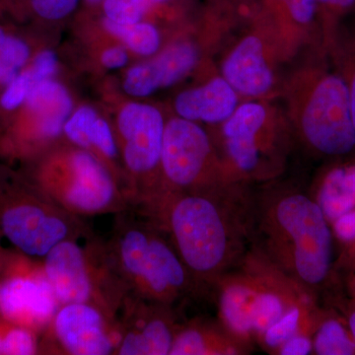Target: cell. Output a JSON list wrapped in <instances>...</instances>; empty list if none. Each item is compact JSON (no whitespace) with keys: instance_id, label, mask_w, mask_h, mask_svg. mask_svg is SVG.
I'll list each match as a JSON object with an SVG mask.
<instances>
[{"instance_id":"obj_20","label":"cell","mask_w":355,"mask_h":355,"mask_svg":"<svg viewBox=\"0 0 355 355\" xmlns=\"http://www.w3.org/2000/svg\"><path fill=\"white\" fill-rule=\"evenodd\" d=\"M57 76H62V60L55 46H48L40 51L0 92V127L17 111L37 84Z\"/></svg>"},{"instance_id":"obj_28","label":"cell","mask_w":355,"mask_h":355,"mask_svg":"<svg viewBox=\"0 0 355 355\" xmlns=\"http://www.w3.org/2000/svg\"><path fill=\"white\" fill-rule=\"evenodd\" d=\"M171 0H102L91 6H83L120 24L148 21L158 7Z\"/></svg>"},{"instance_id":"obj_19","label":"cell","mask_w":355,"mask_h":355,"mask_svg":"<svg viewBox=\"0 0 355 355\" xmlns=\"http://www.w3.org/2000/svg\"><path fill=\"white\" fill-rule=\"evenodd\" d=\"M313 198L331 225L355 210V153L333 159L318 179Z\"/></svg>"},{"instance_id":"obj_14","label":"cell","mask_w":355,"mask_h":355,"mask_svg":"<svg viewBox=\"0 0 355 355\" xmlns=\"http://www.w3.org/2000/svg\"><path fill=\"white\" fill-rule=\"evenodd\" d=\"M200 58L202 53L195 41L178 39L153 57L137 60L121 70L116 84L123 95L146 99L183 81L197 69Z\"/></svg>"},{"instance_id":"obj_13","label":"cell","mask_w":355,"mask_h":355,"mask_svg":"<svg viewBox=\"0 0 355 355\" xmlns=\"http://www.w3.org/2000/svg\"><path fill=\"white\" fill-rule=\"evenodd\" d=\"M120 340L114 354L168 355L178 331L174 307L128 296L116 317Z\"/></svg>"},{"instance_id":"obj_24","label":"cell","mask_w":355,"mask_h":355,"mask_svg":"<svg viewBox=\"0 0 355 355\" xmlns=\"http://www.w3.org/2000/svg\"><path fill=\"white\" fill-rule=\"evenodd\" d=\"M257 289L253 282L236 280L224 287L219 299L222 321L229 334L242 342L254 336L251 311Z\"/></svg>"},{"instance_id":"obj_1","label":"cell","mask_w":355,"mask_h":355,"mask_svg":"<svg viewBox=\"0 0 355 355\" xmlns=\"http://www.w3.org/2000/svg\"><path fill=\"white\" fill-rule=\"evenodd\" d=\"M114 216L105 249L127 297L174 307L190 293L195 282L169 237L153 219L132 207Z\"/></svg>"},{"instance_id":"obj_9","label":"cell","mask_w":355,"mask_h":355,"mask_svg":"<svg viewBox=\"0 0 355 355\" xmlns=\"http://www.w3.org/2000/svg\"><path fill=\"white\" fill-rule=\"evenodd\" d=\"M78 99L64 76L37 84L0 127V161L21 165L60 141Z\"/></svg>"},{"instance_id":"obj_36","label":"cell","mask_w":355,"mask_h":355,"mask_svg":"<svg viewBox=\"0 0 355 355\" xmlns=\"http://www.w3.org/2000/svg\"><path fill=\"white\" fill-rule=\"evenodd\" d=\"M0 6L9 19L19 25L24 24L25 0H0Z\"/></svg>"},{"instance_id":"obj_7","label":"cell","mask_w":355,"mask_h":355,"mask_svg":"<svg viewBox=\"0 0 355 355\" xmlns=\"http://www.w3.org/2000/svg\"><path fill=\"white\" fill-rule=\"evenodd\" d=\"M0 233L13 248L43 259L67 239L94 233L80 217L65 211L37 188L19 168L0 161Z\"/></svg>"},{"instance_id":"obj_38","label":"cell","mask_w":355,"mask_h":355,"mask_svg":"<svg viewBox=\"0 0 355 355\" xmlns=\"http://www.w3.org/2000/svg\"><path fill=\"white\" fill-rule=\"evenodd\" d=\"M4 327H6V319L0 317V355H3Z\"/></svg>"},{"instance_id":"obj_2","label":"cell","mask_w":355,"mask_h":355,"mask_svg":"<svg viewBox=\"0 0 355 355\" xmlns=\"http://www.w3.org/2000/svg\"><path fill=\"white\" fill-rule=\"evenodd\" d=\"M132 209L164 231L195 284L217 277L232 260L236 233L221 205L219 189L207 193H161Z\"/></svg>"},{"instance_id":"obj_15","label":"cell","mask_w":355,"mask_h":355,"mask_svg":"<svg viewBox=\"0 0 355 355\" xmlns=\"http://www.w3.org/2000/svg\"><path fill=\"white\" fill-rule=\"evenodd\" d=\"M268 107L261 102L239 105L222 123V139L231 167L242 176H261L270 142Z\"/></svg>"},{"instance_id":"obj_25","label":"cell","mask_w":355,"mask_h":355,"mask_svg":"<svg viewBox=\"0 0 355 355\" xmlns=\"http://www.w3.org/2000/svg\"><path fill=\"white\" fill-rule=\"evenodd\" d=\"M236 352L234 345L224 343L214 329L193 321L179 326L170 354H232Z\"/></svg>"},{"instance_id":"obj_34","label":"cell","mask_w":355,"mask_h":355,"mask_svg":"<svg viewBox=\"0 0 355 355\" xmlns=\"http://www.w3.org/2000/svg\"><path fill=\"white\" fill-rule=\"evenodd\" d=\"M331 229L334 237L342 247L343 260L355 265V210L336 219Z\"/></svg>"},{"instance_id":"obj_41","label":"cell","mask_w":355,"mask_h":355,"mask_svg":"<svg viewBox=\"0 0 355 355\" xmlns=\"http://www.w3.org/2000/svg\"><path fill=\"white\" fill-rule=\"evenodd\" d=\"M3 238V236L1 235V233H0V246H1V239Z\"/></svg>"},{"instance_id":"obj_29","label":"cell","mask_w":355,"mask_h":355,"mask_svg":"<svg viewBox=\"0 0 355 355\" xmlns=\"http://www.w3.org/2000/svg\"><path fill=\"white\" fill-rule=\"evenodd\" d=\"M292 305L273 288H261L258 286L252 305L251 320L254 336L263 338L266 331L286 314Z\"/></svg>"},{"instance_id":"obj_33","label":"cell","mask_w":355,"mask_h":355,"mask_svg":"<svg viewBox=\"0 0 355 355\" xmlns=\"http://www.w3.org/2000/svg\"><path fill=\"white\" fill-rule=\"evenodd\" d=\"M302 310L297 305H292L279 321L272 324L265 335L263 343L270 349H279L284 343L297 335L300 331Z\"/></svg>"},{"instance_id":"obj_21","label":"cell","mask_w":355,"mask_h":355,"mask_svg":"<svg viewBox=\"0 0 355 355\" xmlns=\"http://www.w3.org/2000/svg\"><path fill=\"white\" fill-rule=\"evenodd\" d=\"M48 46H51L25 26L0 19V92Z\"/></svg>"},{"instance_id":"obj_4","label":"cell","mask_w":355,"mask_h":355,"mask_svg":"<svg viewBox=\"0 0 355 355\" xmlns=\"http://www.w3.org/2000/svg\"><path fill=\"white\" fill-rule=\"evenodd\" d=\"M273 260L305 286L324 284L334 261L333 229L314 198L300 193L280 196L263 221Z\"/></svg>"},{"instance_id":"obj_23","label":"cell","mask_w":355,"mask_h":355,"mask_svg":"<svg viewBox=\"0 0 355 355\" xmlns=\"http://www.w3.org/2000/svg\"><path fill=\"white\" fill-rule=\"evenodd\" d=\"M106 36L123 44L135 60H146L162 50L163 35L160 26L141 21L132 24H120L81 7Z\"/></svg>"},{"instance_id":"obj_10","label":"cell","mask_w":355,"mask_h":355,"mask_svg":"<svg viewBox=\"0 0 355 355\" xmlns=\"http://www.w3.org/2000/svg\"><path fill=\"white\" fill-rule=\"evenodd\" d=\"M223 175L220 159L207 130L200 123L175 114L167 118L159 195L217 190Z\"/></svg>"},{"instance_id":"obj_26","label":"cell","mask_w":355,"mask_h":355,"mask_svg":"<svg viewBox=\"0 0 355 355\" xmlns=\"http://www.w3.org/2000/svg\"><path fill=\"white\" fill-rule=\"evenodd\" d=\"M261 3L279 24L306 34L315 31L324 42L317 0H261Z\"/></svg>"},{"instance_id":"obj_22","label":"cell","mask_w":355,"mask_h":355,"mask_svg":"<svg viewBox=\"0 0 355 355\" xmlns=\"http://www.w3.org/2000/svg\"><path fill=\"white\" fill-rule=\"evenodd\" d=\"M83 0H25L24 24L46 44L55 46L60 33L70 25Z\"/></svg>"},{"instance_id":"obj_42","label":"cell","mask_w":355,"mask_h":355,"mask_svg":"<svg viewBox=\"0 0 355 355\" xmlns=\"http://www.w3.org/2000/svg\"><path fill=\"white\" fill-rule=\"evenodd\" d=\"M0 247H1V246H0Z\"/></svg>"},{"instance_id":"obj_3","label":"cell","mask_w":355,"mask_h":355,"mask_svg":"<svg viewBox=\"0 0 355 355\" xmlns=\"http://www.w3.org/2000/svg\"><path fill=\"white\" fill-rule=\"evenodd\" d=\"M18 168L55 205L80 218L116 214L130 207L108 168L62 139Z\"/></svg>"},{"instance_id":"obj_32","label":"cell","mask_w":355,"mask_h":355,"mask_svg":"<svg viewBox=\"0 0 355 355\" xmlns=\"http://www.w3.org/2000/svg\"><path fill=\"white\" fill-rule=\"evenodd\" d=\"M317 6L326 46L338 28L355 14V0H317Z\"/></svg>"},{"instance_id":"obj_30","label":"cell","mask_w":355,"mask_h":355,"mask_svg":"<svg viewBox=\"0 0 355 355\" xmlns=\"http://www.w3.org/2000/svg\"><path fill=\"white\" fill-rule=\"evenodd\" d=\"M312 343L319 355L355 354V342L349 328L336 318H327L320 324Z\"/></svg>"},{"instance_id":"obj_6","label":"cell","mask_w":355,"mask_h":355,"mask_svg":"<svg viewBox=\"0 0 355 355\" xmlns=\"http://www.w3.org/2000/svg\"><path fill=\"white\" fill-rule=\"evenodd\" d=\"M102 101L111 116L130 207H141L161 191V156L167 118L156 105L133 99L108 78Z\"/></svg>"},{"instance_id":"obj_40","label":"cell","mask_w":355,"mask_h":355,"mask_svg":"<svg viewBox=\"0 0 355 355\" xmlns=\"http://www.w3.org/2000/svg\"><path fill=\"white\" fill-rule=\"evenodd\" d=\"M0 19L2 20H10L8 17H7V15L6 12H4L3 8H2L1 6H0ZM12 21V20H11Z\"/></svg>"},{"instance_id":"obj_35","label":"cell","mask_w":355,"mask_h":355,"mask_svg":"<svg viewBox=\"0 0 355 355\" xmlns=\"http://www.w3.org/2000/svg\"><path fill=\"white\" fill-rule=\"evenodd\" d=\"M279 354L307 355L313 350V343L309 336L297 334L279 347Z\"/></svg>"},{"instance_id":"obj_8","label":"cell","mask_w":355,"mask_h":355,"mask_svg":"<svg viewBox=\"0 0 355 355\" xmlns=\"http://www.w3.org/2000/svg\"><path fill=\"white\" fill-rule=\"evenodd\" d=\"M44 272L60 305L88 303L116 319L127 295L107 257L104 240L67 239L42 259Z\"/></svg>"},{"instance_id":"obj_5","label":"cell","mask_w":355,"mask_h":355,"mask_svg":"<svg viewBox=\"0 0 355 355\" xmlns=\"http://www.w3.org/2000/svg\"><path fill=\"white\" fill-rule=\"evenodd\" d=\"M288 100L292 121L313 153L331 160L355 153L349 89L327 51L294 79Z\"/></svg>"},{"instance_id":"obj_11","label":"cell","mask_w":355,"mask_h":355,"mask_svg":"<svg viewBox=\"0 0 355 355\" xmlns=\"http://www.w3.org/2000/svg\"><path fill=\"white\" fill-rule=\"evenodd\" d=\"M60 304L42 259L0 248V317L41 335Z\"/></svg>"},{"instance_id":"obj_17","label":"cell","mask_w":355,"mask_h":355,"mask_svg":"<svg viewBox=\"0 0 355 355\" xmlns=\"http://www.w3.org/2000/svg\"><path fill=\"white\" fill-rule=\"evenodd\" d=\"M221 74L238 95L247 97L268 95L275 84L268 49L256 34L246 35L231 49L222 62Z\"/></svg>"},{"instance_id":"obj_39","label":"cell","mask_w":355,"mask_h":355,"mask_svg":"<svg viewBox=\"0 0 355 355\" xmlns=\"http://www.w3.org/2000/svg\"><path fill=\"white\" fill-rule=\"evenodd\" d=\"M102 0H83V6H95V4L99 3Z\"/></svg>"},{"instance_id":"obj_37","label":"cell","mask_w":355,"mask_h":355,"mask_svg":"<svg viewBox=\"0 0 355 355\" xmlns=\"http://www.w3.org/2000/svg\"><path fill=\"white\" fill-rule=\"evenodd\" d=\"M347 327H349V331L350 336H352L355 342V309L352 311L347 320Z\"/></svg>"},{"instance_id":"obj_18","label":"cell","mask_w":355,"mask_h":355,"mask_svg":"<svg viewBox=\"0 0 355 355\" xmlns=\"http://www.w3.org/2000/svg\"><path fill=\"white\" fill-rule=\"evenodd\" d=\"M238 106V93L222 76L182 90L173 101L175 116L200 125H220L232 116Z\"/></svg>"},{"instance_id":"obj_31","label":"cell","mask_w":355,"mask_h":355,"mask_svg":"<svg viewBox=\"0 0 355 355\" xmlns=\"http://www.w3.org/2000/svg\"><path fill=\"white\" fill-rule=\"evenodd\" d=\"M40 354V334L6 320L3 355Z\"/></svg>"},{"instance_id":"obj_27","label":"cell","mask_w":355,"mask_h":355,"mask_svg":"<svg viewBox=\"0 0 355 355\" xmlns=\"http://www.w3.org/2000/svg\"><path fill=\"white\" fill-rule=\"evenodd\" d=\"M324 49L331 64L347 83L355 128V23L340 25L327 41Z\"/></svg>"},{"instance_id":"obj_12","label":"cell","mask_w":355,"mask_h":355,"mask_svg":"<svg viewBox=\"0 0 355 355\" xmlns=\"http://www.w3.org/2000/svg\"><path fill=\"white\" fill-rule=\"evenodd\" d=\"M119 340L118 319L95 305L69 303L40 335V354H114Z\"/></svg>"},{"instance_id":"obj_16","label":"cell","mask_w":355,"mask_h":355,"mask_svg":"<svg viewBox=\"0 0 355 355\" xmlns=\"http://www.w3.org/2000/svg\"><path fill=\"white\" fill-rule=\"evenodd\" d=\"M62 139L99 159L125 193V174L113 123L101 103L78 100L65 123Z\"/></svg>"}]
</instances>
